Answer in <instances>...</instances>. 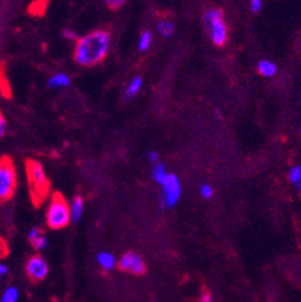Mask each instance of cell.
<instances>
[{"label": "cell", "mask_w": 301, "mask_h": 302, "mask_svg": "<svg viewBox=\"0 0 301 302\" xmlns=\"http://www.w3.org/2000/svg\"><path fill=\"white\" fill-rule=\"evenodd\" d=\"M111 45L110 34L96 30L76 41L75 61L82 67H92L106 57Z\"/></svg>", "instance_id": "1"}, {"label": "cell", "mask_w": 301, "mask_h": 302, "mask_svg": "<svg viewBox=\"0 0 301 302\" xmlns=\"http://www.w3.org/2000/svg\"><path fill=\"white\" fill-rule=\"evenodd\" d=\"M25 172H27L29 194L34 205L39 206L50 195V181H48L44 167L38 160H27L25 163Z\"/></svg>", "instance_id": "2"}, {"label": "cell", "mask_w": 301, "mask_h": 302, "mask_svg": "<svg viewBox=\"0 0 301 302\" xmlns=\"http://www.w3.org/2000/svg\"><path fill=\"white\" fill-rule=\"evenodd\" d=\"M46 222L51 229H63L72 222L70 219V206L59 193H55L51 198L46 212Z\"/></svg>", "instance_id": "3"}, {"label": "cell", "mask_w": 301, "mask_h": 302, "mask_svg": "<svg viewBox=\"0 0 301 302\" xmlns=\"http://www.w3.org/2000/svg\"><path fill=\"white\" fill-rule=\"evenodd\" d=\"M210 38L217 46H223L228 40V28L223 18V12L220 8H210L204 16Z\"/></svg>", "instance_id": "4"}, {"label": "cell", "mask_w": 301, "mask_h": 302, "mask_svg": "<svg viewBox=\"0 0 301 302\" xmlns=\"http://www.w3.org/2000/svg\"><path fill=\"white\" fill-rule=\"evenodd\" d=\"M17 187V173L12 160L7 156L0 159V202L12 198Z\"/></svg>", "instance_id": "5"}, {"label": "cell", "mask_w": 301, "mask_h": 302, "mask_svg": "<svg viewBox=\"0 0 301 302\" xmlns=\"http://www.w3.org/2000/svg\"><path fill=\"white\" fill-rule=\"evenodd\" d=\"M161 186V196L160 205L164 210L172 209L180 201L182 195V186H181L180 178L175 173L167 175L165 181L160 184Z\"/></svg>", "instance_id": "6"}, {"label": "cell", "mask_w": 301, "mask_h": 302, "mask_svg": "<svg viewBox=\"0 0 301 302\" xmlns=\"http://www.w3.org/2000/svg\"><path fill=\"white\" fill-rule=\"evenodd\" d=\"M117 266L122 271L136 276H141L146 272V264L144 259L134 252H128L122 255L119 260H117Z\"/></svg>", "instance_id": "7"}, {"label": "cell", "mask_w": 301, "mask_h": 302, "mask_svg": "<svg viewBox=\"0 0 301 302\" xmlns=\"http://www.w3.org/2000/svg\"><path fill=\"white\" fill-rule=\"evenodd\" d=\"M27 273L33 282H41L48 275V264L42 256L34 255L27 263Z\"/></svg>", "instance_id": "8"}, {"label": "cell", "mask_w": 301, "mask_h": 302, "mask_svg": "<svg viewBox=\"0 0 301 302\" xmlns=\"http://www.w3.org/2000/svg\"><path fill=\"white\" fill-rule=\"evenodd\" d=\"M96 261H98L99 266L105 271H111L117 266V259L115 255L109 252H100L96 256Z\"/></svg>", "instance_id": "9"}, {"label": "cell", "mask_w": 301, "mask_h": 302, "mask_svg": "<svg viewBox=\"0 0 301 302\" xmlns=\"http://www.w3.org/2000/svg\"><path fill=\"white\" fill-rule=\"evenodd\" d=\"M70 206V219L72 222H78L83 215L84 210V201L81 196H76L74 199Z\"/></svg>", "instance_id": "10"}, {"label": "cell", "mask_w": 301, "mask_h": 302, "mask_svg": "<svg viewBox=\"0 0 301 302\" xmlns=\"http://www.w3.org/2000/svg\"><path fill=\"white\" fill-rule=\"evenodd\" d=\"M47 85L52 89H57V88H67L70 85V78L69 76L65 75L63 73L55 74L51 76L47 81Z\"/></svg>", "instance_id": "11"}, {"label": "cell", "mask_w": 301, "mask_h": 302, "mask_svg": "<svg viewBox=\"0 0 301 302\" xmlns=\"http://www.w3.org/2000/svg\"><path fill=\"white\" fill-rule=\"evenodd\" d=\"M258 73L264 77H274L277 73V65L275 64L272 61H268V59H264L258 63Z\"/></svg>", "instance_id": "12"}, {"label": "cell", "mask_w": 301, "mask_h": 302, "mask_svg": "<svg viewBox=\"0 0 301 302\" xmlns=\"http://www.w3.org/2000/svg\"><path fill=\"white\" fill-rule=\"evenodd\" d=\"M167 175H169V172H167L165 165L163 163L159 161V163L152 165V169H150V177H152L153 181H154L155 183H158L159 186L165 181Z\"/></svg>", "instance_id": "13"}, {"label": "cell", "mask_w": 301, "mask_h": 302, "mask_svg": "<svg viewBox=\"0 0 301 302\" xmlns=\"http://www.w3.org/2000/svg\"><path fill=\"white\" fill-rule=\"evenodd\" d=\"M157 30L160 34V36L167 39L174 35L175 24L171 21H169V19H160L157 23Z\"/></svg>", "instance_id": "14"}, {"label": "cell", "mask_w": 301, "mask_h": 302, "mask_svg": "<svg viewBox=\"0 0 301 302\" xmlns=\"http://www.w3.org/2000/svg\"><path fill=\"white\" fill-rule=\"evenodd\" d=\"M143 83H144V81L140 76H136V77L133 78L132 81H130V83L128 84V87L126 89V98L130 99V98H133V96H135L136 94L140 92L141 87H143Z\"/></svg>", "instance_id": "15"}, {"label": "cell", "mask_w": 301, "mask_h": 302, "mask_svg": "<svg viewBox=\"0 0 301 302\" xmlns=\"http://www.w3.org/2000/svg\"><path fill=\"white\" fill-rule=\"evenodd\" d=\"M152 41H153L152 33H150V30H144L143 33H141L140 39H139V44H138L139 50L143 51V52L147 51L150 47V45H152Z\"/></svg>", "instance_id": "16"}, {"label": "cell", "mask_w": 301, "mask_h": 302, "mask_svg": "<svg viewBox=\"0 0 301 302\" xmlns=\"http://www.w3.org/2000/svg\"><path fill=\"white\" fill-rule=\"evenodd\" d=\"M19 298V292L16 287H8L2 294L1 302H17Z\"/></svg>", "instance_id": "17"}, {"label": "cell", "mask_w": 301, "mask_h": 302, "mask_svg": "<svg viewBox=\"0 0 301 302\" xmlns=\"http://www.w3.org/2000/svg\"><path fill=\"white\" fill-rule=\"evenodd\" d=\"M288 178L293 184H298L301 182V165H295L289 170Z\"/></svg>", "instance_id": "18"}, {"label": "cell", "mask_w": 301, "mask_h": 302, "mask_svg": "<svg viewBox=\"0 0 301 302\" xmlns=\"http://www.w3.org/2000/svg\"><path fill=\"white\" fill-rule=\"evenodd\" d=\"M199 192H200L201 198L206 199V200H209V199H211L212 196H214V188L207 183L201 184Z\"/></svg>", "instance_id": "19"}, {"label": "cell", "mask_w": 301, "mask_h": 302, "mask_svg": "<svg viewBox=\"0 0 301 302\" xmlns=\"http://www.w3.org/2000/svg\"><path fill=\"white\" fill-rule=\"evenodd\" d=\"M32 243H33V246H34V248H35L36 250H44L45 248L47 247L48 241H47L46 236L41 235L39 238H36L35 241H33Z\"/></svg>", "instance_id": "20"}, {"label": "cell", "mask_w": 301, "mask_h": 302, "mask_svg": "<svg viewBox=\"0 0 301 302\" xmlns=\"http://www.w3.org/2000/svg\"><path fill=\"white\" fill-rule=\"evenodd\" d=\"M249 8H251L252 12H259L263 8V1L262 0H251V1H249Z\"/></svg>", "instance_id": "21"}, {"label": "cell", "mask_w": 301, "mask_h": 302, "mask_svg": "<svg viewBox=\"0 0 301 302\" xmlns=\"http://www.w3.org/2000/svg\"><path fill=\"white\" fill-rule=\"evenodd\" d=\"M41 235H42V231L40 227H33V229H30L29 232H28V238H29L30 242H33V241H35L36 238H39Z\"/></svg>", "instance_id": "22"}, {"label": "cell", "mask_w": 301, "mask_h": 302, "mask_svg": "<svg viewBox=\"0 0 301 302\" xmlns=\"http://www.w3.org/2000/svg\"><path fill=\"white\" fill-rule=\"evenodd\" d=\"M6 129H7L6 119H5L4 115H2L1 111H0V139L4 138L5 134H6Z\"/></svg>", "instance_id": "23"}, {"label": "cell", "mask_w": 301, "mask_h": 302, "mask_svg": "<svg viewBox=\"0 0 301 302\" xmlns=\"http://www.w3.org/2000/svg\"><path fill=\"white\" fill-rule=\"evenodd\" d=\"M64 34V38L70 40V41H77L78 40V36H77V33H76L75 30H72V29H65L63 31Z\"/></svg>", "instance_id": "24"}, {"label": "cell", "mask_w": 301, "mask_h": 302, "mask_svg": "<svg viewBox=\"0 0 301 302\" xmlns=\"http://www.w3.org/2000/svg\"><path fill=\"white\" fill-rule=\"evenodd\" d=\"M147 158H149V161L152 165L159 163V153L155 152V151H150V152H147Z\"/></svg>", "instance_id": "25"}, {"label": "cell", "mask_w": 301, "mask_h": 302, "mask_svg": "<svg viewBox=\"0 0 301 302\" xmlns=\"http://www.w3.org/2000/svg\"><path fill=\"white\" fill-rule=\"evenodd\" d=\"M199 301L200 302H214V298H212V294L209 292V290H204V292H201L200 298H199Z\"/></svg>", "instance_id": "26"}, {"label": "cell", "mask_w": 301, "mask_h": 302, "mask_svg": "<svg viewBox=\"0 0 301 302\" xmlns=\"http://www.w3.org/2000/svg\"><path fill=\"white\" fill-rule=\"evenodd\" d=\"M8 254V247L4 238L0 237V258H5Z\"/></svg>", "instance_id": "27"}, {"label": "cell", "mask_w": 301, "mask_h": 302, "mask_svg": "<svg viewBox=\"0 0 301 302\" xmlns=\"http://www.w3.org/2000/svg\"><path fill=\"white\" fill-rule=\"evenodd\" d=\"M106 5L111 8H118L126 2V0H105Z\"/></svg>", "instance_id": "28"}, {"label": "cell", "mask_w": 301, "mask_h": 302, "mask_svg": "<svg viewBox=\"0 0 301 302\" xmlns=\"http://www.w3.org/2000/svg\"><path fill=\"white\" fill-rule=\"evenodd\" d=\"M7 273H8V269L6 265L0 263V281H2L4 277H6Z\"/></svg>", "instance_id": "29"}, {"label": "cell", "mask_w": 301, "mask_h": 302, "mask_svg": "<svg viewBox=\"0 0 301 302\" xmlns=\"http://www.w3.org/2000/svg\"><path fill=\"white\" fill-rule=\"evenodd\" d=\"M297 188H298V190L301 193V182H299V183L297 184Z\"/></svg>", "instance_id": "30"}, {"label": "cell", "mask_w": 301, "mask_h": 302, "mask_svg": "<svg viewBox=\"0 0 301 302\" xmlns=\"http://www.w3.org/2000/svg\"><path fill=\"white\" fill-rule=\"evenodd\" d=\"M300 135H301V128H300Z\"/></svg>", "instance_id": "31"}, {"label": "cell", "mask_w": 301, "mask_h": 302, "mask_svg": "<svg viewBox=\"0 0 301 302\" xmlns=\"http://www.w3.org/2000/svg\"><path fill=\"white\" fill-rule=\"evenodd\" d=\"M153 302H158V301H153Z\"/></svg>", "instance_id": "32"}]
</instances>
